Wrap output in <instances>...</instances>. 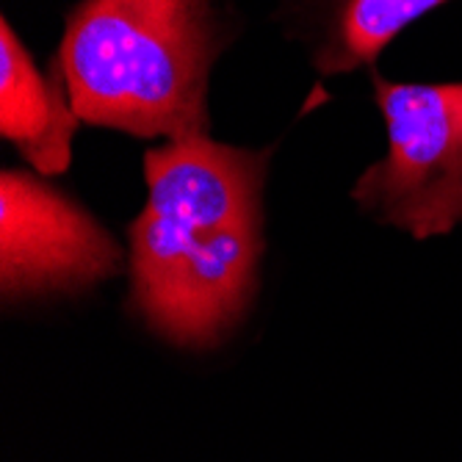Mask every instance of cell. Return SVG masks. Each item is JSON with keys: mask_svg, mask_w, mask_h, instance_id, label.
<instances>
[{"mask_svg": "<svg viewBox=\"0 0 462 462\" xmlns=\"http://www.w3.org/2000/svg\"><path fill=\"white\" fill-rule=\"evenodd\" d=\"M272 152L208 134L144 152L147 202L128 227L131 305L175 346L219 344L255 300Z\"/></svg>", "mask_w": 462, "mask_h": 462, "instance_id": "6da1fadb", "label": "cell"}, {"mask_svg": "<svg viewBox=\"0 0 462 462\" xmlns=\"http://www.w3.org/2000/svg\"><path fill=\"white\" fill-rule=\"evenodd\" d=\"M233 36L214 0H80L59 72L80 122L189 139L208 134V83Z\"/></svg>", "mask_w": 462, "mask_h": 462, "instance_id": "7a4b0ae2", "label": "cell"}, {"mask_svg": "<svg viewBox=\"0 0 462 462\" xmlns=\"http://www.w3.org/2000/svg\"><path fill=\"white\" fill-rule=\"evenodd\" d=\"M388 155L357 178L352 199L418 241L462 225V83H393L371 72Z\"/></svg>", "mask_w": 462, "mask_h": 462, "instance_id": "3957f363", "label": "cell"}, {"mask_svg": "<svg viewBox=\"0 0 462 462\" xmlns=\"http://www.w3.org/2000/svg\"><path fill=\"white\" fill-rule=\"evenodd\" d=\"M119 269V244L87 208L23 170H4L0 293L6 302L83 291Z\"/></svg>", "mask_w": 462, "mask_h": 462, "instance_id": "277c9868", "label": "cell"}, {"mask_svg": "<svg viewBox=\"0 0 462 462\" xmlns=\"http://www.w3.org/2000/svg\"><path fill=\"white\" fill-rule=\"evenodd\" d=\"M448 0H280L277 17L332 78L374 64L391 42Z\"/></svg>", "mask_w": 462, "mask_h": 462, "instance_id": "5b68a950", "label": "cell"}, {"mask_svg": "<svg viewBox=\"0 0 462 462\" xmlns=\"http://www.w3.org/2000/svg\"><path fill=\"white\" fill-rule=\"evenodd\" d=\"M0 31V136L17 147L39 175H64L80 125L64 75L39 72L9 20Z\"/></svg>", "mask_w": 462, "mask_h": 462, "instance_id": "8992f818", "label": "cell"}]
</instances>
